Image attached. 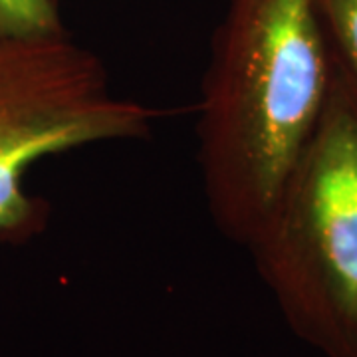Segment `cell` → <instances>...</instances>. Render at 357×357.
Segmentation results:
<instances>
[{"label": "cell", "mask_w": 357, "mask_h": 357, "mask_svg": "<svg viewBox=\"0 0 357 357\" xmlns=\"http://www.w3.org/2000/svg\"><path fill=\"white\" fill-rule=\"evenodd\" d=\"M319 0H227L201 84L197 161L215 229L246 246L332 84Z\"/></svg>", "instance_id": "6da1fadb"}, {"label": "cell", "mask_w": 357, "mask_h": 357, "mask_svg": "<svg viewBox=\"0 0 357 357\" xmlns=\"http://www.w3.org/2000/svg\"><path fill=\"white\" fill-rule=\"evenodd\" d=\"M244 248L304 344L357 357V84L335 60L318 126Z\"/></svg>", "instance_id": "7a4b0ae2"}, {"label": "cell", "mask_w": 357, "mask_h": 357, "mask_svg": "<svg viewBox=\"0 0 357 357\" xmlns=\"http://www.w3.org/2000/svg\"><path fill=\"white\" fill-rule=\"evenodd\" d=\"M165 112L117 96L103 62L66 32L0 40V243L40 234L48 206L24 189L30 167L100 143L147 139Z\"/></svg>", "instance_id": "3957f363"}, {"label": "cell", "mask_w": 357, "mask_h": 357, "mask_svg": "<svg viewBox=\"0 0 357 357\" xmlns=\"http://www.w3.org/2000/svg\"><path fill=\"white\" fill-rule=\"evenodd\" d=\"M66 32L52 0H0V40L36 38Z\"/></svg>", "instance_id": "277c9868"}, {"label": "cell", "mask_w": 357, "mask_h": 357, "mask_svg": "<svg viewBox=\"0 0 357 357\" xmlns=\"http://www.w3.org/2000/svg\"><path fill=\"white\" fill-rule=\"evenodd\" d=\"M335 64L357 84V0H319Z\"/></svg>", "instance_id": "5b68a950"}, {"label": "cell", "mask_w": 357, "mask_h": 357, "mask_svg": "<svg viewBox=\"0 0 357 357\" xmlns=\"http://www.w3.org/2000/svg\"><path fill=\"white\" fill-rule=\"evenodd\" d=\"M52 2H58V0H52Z\"/></svg>", "instance_id": "8992f818"}]
</instances>
